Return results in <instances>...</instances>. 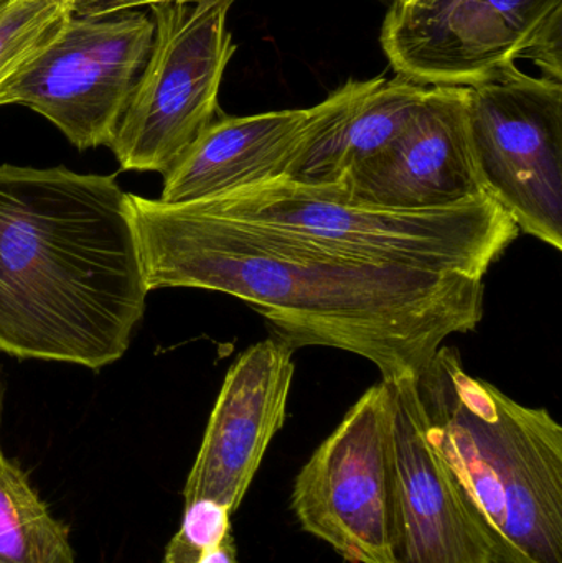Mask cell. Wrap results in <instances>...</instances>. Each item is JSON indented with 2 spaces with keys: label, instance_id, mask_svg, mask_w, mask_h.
Returning <instances> with one entry per match:
<instances>
[{
  "label": "cell",
  "instance_id": "5bb4252c",
  "mask_svg": "<svg viewBox=\"0 0 562 563\" xmlns=\"http://www.w3.org/2000/svg\"><path fill=\"white\" fill-rule=\"evenodd\" d=\"M312 118L313 108L214 119L165 175L158 200L190 203L283 178Z\"/></svg>",
  "mask_w": 562,
  "mask_h": 563
},
{
  "label": "cell",
  "instance_id": "2e32d148",
  "mask_svg": "<svg viewBox=\"0 0 562 563\" xmlns=\"http://www.w3.org/2000/svg\"><path fill=\"white\" fill-rule=\"evenodd\" d=\"M69 16L45 0H10L0 15V86L22 71Z\"/></svg>",
  "mask_w": 562,
  "mask_h": 563
},
{
  "label": "cell",
  "instance_id": "30bf717a",
  "mask_svg": "<svg viewBox=\"0 0 562 563\" xmlns=\"http://www.w3.org/2000/svg\"><path fill=\"white\" fill-rule=\"evenodd\" d=\"M392 393V563H495L464 493L426 432L415 374Z\"/></svg>",
  "mask_w": 562,
  "mask_h": 563
},
{
  "label": "cell",
  "instance_id": "7c38bea8",
  "mask_svg": "<svg viewBox=\"0 0 562 563\" xmlns=\"http://www.w3.org/2000/svg\"><path fill=\"white\" fill-rule=\"evenodd\" d=\"M293 347L277 336L247 347L228 371L184 488L236 511L287 416Z\"/></svg>",
  "mask_w": 562,
  "mask_h": 563
},
{
  "label": "cell",
  "instance_id": "8992f818",
  "mask_svg": "<svg viewBox=\"0 0 562 563\" xmlns=\"http://www.w3.org/2000/svg\"><path fill=\"white\" fill-rule=\"evenodd\" d=\"M154 38L111 148L125 172L168 174L217 119L224 69L236 45L227 5L147 7Z\"/></svg>",
  "mask_w": 562,
  "mask_h": 563
},
{
  "label": "cell",
  "instance_id": "d6986e66",
  "mask_svg": "<svg viewBox=\"0 0 562 563\" xmlns=\"http://www.w3.org/2000/svg\"><path fill=\"white\" fill-rule=\"evenodd\" d=\"M197 563H236V544L233 534H228L217 548L208 551Z\"/></svg>",
  "mask_w": 562,
  "mask_h": 563
},
{
  "label": "cell",
  "instance_id": "44dd1931",
  "mask_svg": "<svg viewBox=\"0 0 562 563\" xmlns=\"http://www.w3.org/2000/svg\"><path fill=\"white\" fill-rule=\"evenodd\" d=\"M101 2H104V0H79L78 12L76 13L91 12Z\"/></svg>",
  "mask_w": 562,
  "mask_h": 563
},
{
  "label": "cell",
  "instance_id": "9a60e30c",
  "mask_svg": "<svg viewBox=\"0 0 562 563\" xmlns=\"http://www.w3.org/2000/svg\"><path fill=\"white\" fill-rule=\"evenodd\" d=\"M0 563H75L68 529L5 456L0 460Z\"/></svg>",
  "mask_w": 562,
  "mask_h": 563
},
{
  "label": "cell",
  "instance_id": "277c9868",
  "mask_svg": "<svg viewBox=\"0 0 562 563\" xmlns=\"http://www.w3.org/2000/svg\"><path fill=\"white\" fill-rule=\"evenodd\" d=\"M197 203L368 260L475 277H485L520 234L487 195L455 207L386 210L277 178Z\"/></svg>",
  "mask_w": 562,
  "mask_h": 563
},
{
  "label": "cell",
  "instance_id": "4fadbf2b",
  "mask_svg": "<svg viewBox=\"0 0 562 563\" xmlns=\"http://www.w3.org/2000/svg\"><path fill=\"white\" fill-rule=\"evenodd\" d=\"M426 91V86L401 76L350 79L313 106L309 131L284 180L306 187L339 184L405 131Z\"/></svg>",
  "mask_w": 562,
  "mask_h": 563
},
{
  "label": "cell",
  "instance_id": "7a4b0ae2",
  "mask_svg": "<svg viewBox=\"0 0 562 563\" xmlns=\"http://www.w3.org/2000/svg\"><path fill=\"white\" fill-rule=\"evenodd\" d=\"M148 294L114 175L0 165V353L102 369Z\"/></svg>",
  "mask_w": 562,
  "mask_h": 563
},
{
  "label": "cell",
  "instance_id": "603a6c76",
  "mask_svg": "<svg viewBox=\"0 0 562 563\" xmlns=\"http://www.w3.org/2000/svg\"><path fill=\"white\" fill-rule=\"evenodd\" d=\"M10 0H0V15H2L3 10L7 9V5H9Z\"/></svg>",
  "mask_w": 562,
  "mask_h": 563
},
{
  "label": "cell",
  "instance_id": "ffe728a7",
  "mask_svg": "<svg viewBox=\"0 0 562 563\" xmlns=\"http://www.w3.org/2000/svg\"><path fill=\"white\" fill-rule=\"evenodd\" d=\"M45 2L53 3V5L59 7L71 15L78 12L79 0H45Z\"/></svg>",
  "mask_w": 562,
  "mask_h": 563
},
{
  "label": "cell",
  "instance_id": "7402d4cb",
  "mask_svg": "<svg viewBox=\"0 0 562 563\" xmlns=\"http://www.w3.org/2000/svg\"><path fill=\"white\" fill-rule=\"evenodd\" d=\"M2 377H0V417H2ZM3 459L2 446H0V460Z\"/></svg>",
  "mask_w": 562,
  "mask_h": 563
},
{
  "label": "cell",
  "instance_id": "6da1fadb",
  "mask_svg": "<svg viewBox=\"0 0 562 563\" xmlns=\"http://www.w3.org/2000/svg\"><path fill=\"white\" fill-rule=\"evenodd\" d=\"M148 291L187 287L250 303L293 350L326 346L416 374L484 317V277L368 260L207 210L129 194Z\"/></svg>",
  "mask_w": 562,
  "mask_h": 563
},
{
  "label": "cell",
  "instance_id": "52a82bcc",
  "mask_svg": "<svg viewBox=\"0 0 562 563\" xmlns=\"http://www.w3.org/2000/svg\"><path fill=\"white\" fill-rule=\"evenodd\" d=\"M472 161L518 231L562 251V82L517 65L469 86Z\"/></svg>",
  "mask_w": 562,
  "mask_h": 563
},
{
  "label": "cell",
  "instance_id": "ac0fdd59",
  "mask_svg": "<svg viewBox=\"0 0 562 563\" xmlns=\"http://www.w3.org/2000/svg\"><path fill=\"white\" fill-rule=\"evenodd\" d=\"M158 2H177L194 3V5H233L236 0H104L99 3L91 12L86 13H112L121 12V10L147 9L152 3Z\"/></svg>",
  "mask_w": 562,
  "mask_h": 563
},
{
  "label": "cell",
  "instance_id": "9c48e42d",
  "mask_svg": "<svg viewBox=\"0 0 562 563\" xmlns=\"http://www.w3.org/2000/svg\"><path fill=\"white\" fill-rule=\"evenodd\" d=\"M392 393L370 387L294 482L304 531L353 563H392Z\"/></svg>",
  "mask_w": 562,
  "mask_h": 563
},
{
  "label": "cell",
  "instance_id": "3957f363",
  "mask_svg": "<svg viewBox=\"0 0 562 563\" xmlns=\"http://www.w3.org/2000/svg\"><path fill=\"white\" fill-rule=\"evenodd\" d=\"M426 432L458 479L495 563H562V427L441 346L415 374Z\"/></svg>",
  "mask_w": 562,
  "mask_h": 563
},
{
  "label": "cell",
  "instance_id": "5b68a950",
  "mask_svg": "<svg viewBox=\"0 0 562 563\" xmlns=\"http://www.w3.org/2000/svg\"><path fill=\"white\" fill-rule=\"evenodd\" d=\"M382 46L396 75L469 88L531 59L562 82V0H395Z\"/></svg>",
  "mask_w": 562,
  "mask_h": 563
},
{
  "label": "cell",
  "instance_id": "ba28073f",
  "mask_svg": "<svg viewBox=\"0 0 562 563\" xmlns=\"http://www.w3.org/2000/svg\"><path fill=\"white\" fill-rule=\"evenodd\" d=\"M152 38L147 9L75 13L22 71L0 86V106H26L79 151L109 147Z\"/></svg>",
  "mask_w": 562,
  "mask_h": 563
},
{
  "label": "cell",
  "instance_id": "8fae6325",
  "mask_svg": "<svg viewBox=\"0 0 562 563\" xmlns=\"http://www.w3.org/2000/svg\"><path fill=\"white\" fill-rule=\"evenodd\" d=\"M319 188L386 210H432L485 197L469 144L465 88H428L405 131L385 151L339 184Z\"/></svg>",
  "mask_w": 562,
  "mask_h": 563
},
{
  "label": "cell",
  "instance_id": "e0dca14e",
  "mask_svg": "<svg viewBox=\"0 0 562 563\" xmlns=\"http://www.w3.org/2000/svg\"><path fill=\"white\" fill-rule=\"evenodd\" d=\"M231 515L227 506L213 499L185 503L180 529L168 542L164 563H197L231 534Z\"/></svg>",
  "mask_w": 562,
  "mask_h": 563
}]
</instances>
